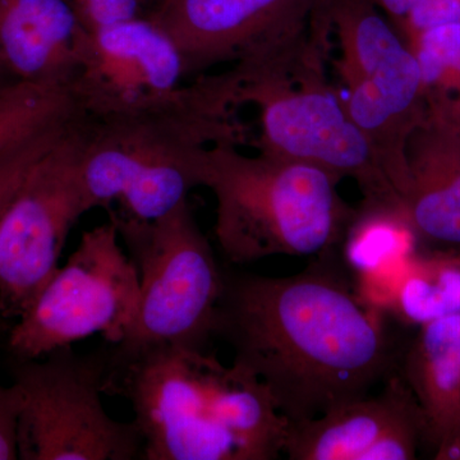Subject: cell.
<instances>
[{"label":"cell","mask_w":460,"mask_h":460,"mask_svg":"<svg viewBox=\"0 0 460 460\" xmlns=\"http://www.w3.org/2000/svg\"><path fill=\"white\" fill-rule=\"evenodd\" d=\"M334 256L290 277L224 269L214 337L289 423L365 398L401 367L389 314L362 298Z\"/></svg>","instance_id":"1"},{"label":"cell","mask_w":460,"mask_h":460,"mask_svg":"<svg viewBox=\"0 0 460 460\" xmlns=\"http://www.w3.org/2000/svg\"><path fill=\"white\" fill-rule=\"evenodd\" d=\"M104 394L131 404L144 460H271L289 420L246 368L205 348L159 345L107 353Z\"/></svg>","instance_id":"2"},{"label":"cell","mask_w":460,"mask_h":460,"mask_svg":"<svg viewBox=\"0 0 460 460\" xmlns=\"http://www.w3.org/2000/svg\"><path fill=\"white\" fill-rule=\"evenodd\" d=\"M232 68L201 75L141 107L86 115L83 181L91 210L155 220L205 186L208 150L243 144Z\"/></svg>","instance_id":"3"},{"label":"cell","mask_w":460,"mask_h":460,"mask_svg":"<svg viewBox=\"0 0 460 460\" xmlns=\"http://www.w3.org/2000/svg\"><path fill=\"white\" fill-rule=\"evenodd\" d=\"M329 27L287 47L230 66L238 102L260 115L259 153L320 166L356 181L363 204L401 208L402 201L377 154L326 75Z\"/></svg>","instance_id":"4"},{"label":"cell","mask_w":460,"mask_h":460,"mask_svg":"<svg viewBox=\"0 0 460 460\" xmlns=\"http://www.w3.org/2000/svg\"><path fill=\"white\" fill-rule=\"evenodd\" d=\"M341 181L308 163L215 145L204 187L217 199L214 232L226 261L335 255L357 213L339 193Z\"/></svg>","instance_id":"5"},{"label":"cell","mask_w":460,"mask_h":460,"mask_svg":"<svg viewBox=\"0 0 460 460\" xmlns=\"http://www.w3.org/2000/svg\"><path fill=\"white\" fill-rule=\"evenodd\" d=\"M138 271L140 299L120 350L205 348L214 337L224 269L189 199L155 220L108 213Z\"/></svg>","instance_id":"6"},{"label":"cell","mask_w":460,"mask_h":460,"mask_svg":"<svg viewBox=\"0 0 460 460\" xmlns=\"http://www.w3.org/2000/svg\"><path fill=\"white\" fill-rule=\"evenodd\" d=\"M334 65L345 108L370 141L401 195L408 187L405 147L425 119L419 63L396 27L372 0H326Z\"/></svg>","instance_id":"7"},{"label":"cell","mask_w":460,"mask_h":460,"mask_svg":"<svg viewBox=\"0 0 460 460\" xmlns=\"http://www.w3.org/2000/svg\"><path fill=\"white\" fill-rule=\"evenodd\" d=\"M44 357L18 359L13 370L12 385L20 402L18 458H144L136 423L114 420L102 404L108 354H80L65 347Z\"/></svg>","instance_id":"8"},{"label":"cell","mask_w":460,"mask_h":460,"mask_svg":"<svg viewBox=\"0 0 460 460\" xmlns=\"http://www.w3.org/2000/svg\"><path fill=\"white\" fill-rule=\"evenodd\" d=\"M138 299L137 268L109 220L84 233L66 265L18 317L9 332V349L17 359H32L95 334L108 343H122Z\"/></svg>","instance_id":"9"},{"label":"cell","mask_w":460,"mask_h":460,"mask_svg":"<svg viewBox=\"0 0 460 460\" xmlns=\"http://www.w3.org/2000/svg\"><path fill=\"white\" fill-rule=\"evenodd\" d=\"M86 114L21 184L0 217V314L18 319L58 269L69 232L91 211L83 181Z\"/></svg>","instance_id":"10"},{"label":"cell","mask_w":460,"mask_h":460,"mask_svg":"<svg viewBox=\"0 0 460 460\" xmlns=\"http://www.w3.org/2000/svg\"><path fill=\"white\" fill-rule=\"evenodd\" d=\"M326 0H157L151 20L175 41L190 77L237 65L310 35Z\"/></svg>","instance_id":"11"},{"label":"cell","mask_w":460,"mask_h":460,"mask_svg":"<svg viewBox=\"0 0 460 460\" xmlns=\"http://www.w3.org/2000/svg\"><path fill=\"white\" fill-rule=\"evenodd\" d=\"M190 77L171 36L150 17L91 32L69 95L89 117L141 107L174 93Z\"/></svg>","instance_id":"12"},{"label":"cell","mask_w":460,"mask_h":460,"mask_svg":"<svg viewBox=\"0 0 460 460\" xmlns=\"http://www.w3.org/2000/svg\"><path fill=\"white\" fill-rule=\"evenodd\" d=\"M422 440V411L396 372L377 394L290 423L283 454L290 460H411Z\"/></svg>","instance_id":"13"},{"label":"cell","mask_w":460,"mask_h":460,"mask_svg":"<svg viewBox=\"0 0 460 460\" xmlns=\"http://www.w3.org/2000/svg\"><path fill=\"white\" fill-rule=\"evenodd\" d=\"M90 35L71 0H0V65L18 84L69 93Z\"/></svg>","instance_id":"14"},{"label":"cell","mask_w":460,"mask_h":460,"mask_svg":"<svg viewBox=\"0 0 460 460\" xmlns=\"http://www.w3.org/2000/svg\"><path fill=\"white\" fill-rule=\"evenodd\" d=\"M402 213L420 241L460 246V135L425 118L405 147Z\"/></svg>","instance_id":"15"},{"label":"cell","mask_w":460,"mask_h":460,"mask_svg":"<svg viewBox=\"0 0 460 460\" xmlns=\"http://www.w3.org/2000/svg\"><path fill=\"white\" fill-rule=\"evenodd\" d=\"M356 288L366 302L410 325L459 314L460 252L413 251L358 275Z\"/></svg>","instance_id":"16"},{"label":"cell","mask_w":460,"mask_h":460,"mask_svg":"<svg viewBox=\"0 0 460 460\" xmlns=\"http://www.w3.org/2000/svg\"><path fill=\"white\" fill-rule=\"evenodd\" d=\"M419 328L399 374L422 411L425 441L436 449L460 425V314Z\"/></svg>","instance_id":"17"},{"label":"cell","mask_w":460,"mask_h":460,"mask_svg":"<svg viewBox=\"0 0 460 460\" xmlns=\"http://www.w3.org/2000/svg\"><path fill=\"white\" fill-rule=\"evenodd\" d=\"M405 42L419 63L425 118L460 135V21Z\"/></svg>","instance_id":"18"},{"label":"cell","mask_w":460,"mask_h":460,"mask_svg":"<svg viewBox=\"0 0 460 460\" xmlns=\"http://www.w3.org/2000/svg\"><path fill=\"white\" fill-rule=\"evenodd\" d=\"M81 111L66 96L0 146V217L33 166L71 131Z\"/></svg>","instance_id":"19"},{"label":"cell","mask_w":460,"mask_h":460,"mask_svg":"<svg viewBox=\"0 0 460 460\" xmlns=\"http://www.w3.org/2000/svg\"><path fill=\"white\" fill-rule=\"evenodd\" d=\"M419 239L401 208L361 204L341 247L357 275L417 250Z\"/></svg>","instance_id":"20"},{"label":"cell","mask_w":460,"mask_h":460,"mask_svg":"<svg viewBox=\"0 0 460 460\" xmlns=\"http://www.w3.org/2000/svg\"><path fill=\"white\" fill-rule=\"evenodd\" d=\"M91 32L132 18L148 17L157 0H71Z\"/></svg>","instance_id":"21"},{"label":"cell","mask_w":460,"mask_h":460,"mask_svg":"<svg viewBox=\"0 0 460 460\" xmlns=\"http://www.w3.org/2000/svg\"><path fill=\"white\" fill-rule=\"evenodd\" d=\"M456 21H460V0H422L396 30L407 41L420 32Z\"/></svg>","instance_id":"22"},{"label":"cell","mask_w":460,"mask_h":460,"mask_svg":"<svg viewBox=\"0 0 460 460\" xmlns=\"http://www.w3.org/2000/svg\"><path fill=\"white\" fill-rule=\"evenodd\" d=\"M18 410L20 402L14 386L0 384V460L18 458Z\"/></svg>","instance_id":"23"},{"label":"cell","mask_w":460,"mask_h":460,"mask_svg":"<svg viewBox=\"0 0 460 460\" xmlns=\"http://www.w3.org/2000/svg\"><path fill=\"white\" fill-rule=\"evenodd\" d=\"M393 25L399 26L422 0H372Z\"/></svg>","instance_id":"24"},{"label":"cell","mask_w":460,"mask_h":460,"mask_svg":"<svg viewBox=\"0 0 460 460\" xmlns=\"http://www.w3.org/2000/svg\"><path fill=\"white\" fill-rule=\"evenodd\" d=\"M434 459L460 460V425L436 447Z\"/></svg>","instance_id":"25"},{"label":"cell","mask_w":460,"mask_h":460,"mask_svg":"<svg viewBox=\"0 0 460 460\" xmlns=\"http://www.w3.org/2000/svg\"><path fill=\"white\" fill-rule=\"evenodd\" d=\"M16 84H18L17 81L0 65V96L4 95L7 91L16 86Z\"/></svg>","instance_id":"26"}]
</instances>
